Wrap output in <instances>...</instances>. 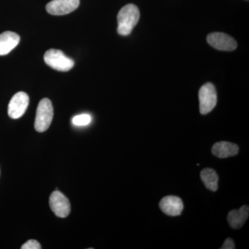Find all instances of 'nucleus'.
Here are the masks:
<instances>
[{"instance_id": "1", "label": "nucleus", "mask_w": 249, "mask_h": 249, "mask_svg": "<svg viewBox=\"0 0 249 249\" xmlns=\"http://www.w3.org/2000/svg\"><path fill=\"white\" fill-rule=\"evenodd\" d=\"M140 12L137 6L129 4L124 6L117 16L118 33L121 36H128L137 25Z\"/></svg>"}, {"instance_id": "2", "label": "nucleus", "mask_w": 249, "mask_h": 249, "mask_svg": "<svg viewBox=\"0 0 249 249\" xmlns=\"http://www.w3.org/2000/svg\"><path fill=\"white\" fill-rule=\"evenodd\" d=\"M53 117V108L52 103L48 98L41 100L36 111L34 127L38 132L47 131L52 124Z\"/></svg>"}, {"instance_id": "3", "label": "nucleus", "mask_w": 249, "mask_h": 249, "mask_svg": "<svg viewBox=\"0 0 249 249\" xmlns=\"http://www.w3.org/2000/svg\"><path fill=\"white\" fill-rule=\"evenodd\" d=\"M44 60L47 65L57 71H68L74 66V61L58 49H49L46 52Z\"/></svg>"}, {"instance_id": "4", "label": "nucleus", "mask_w": 249, "mask_h": 249, "mask_svg": "<svg viewBox=\"0 0 249 249\" xmlns=\"http://www.w3.org/2000/svg\"><path fill=\"white\" fill-rule=\"evenodd\" d=\"M199 109L201 114H207L215 107L217 95L215 88L211 83H206L201 87L199 92Z\"/></svg>"}, {"instance_id": "5", "label": "nucleus", "mask_w": 249, "mask_h": 249, "mask_svg": "<svg viewBox=\"0 0 249 249\" xmlns=\"http://www.w3.org/2000/svg\"><path fill=\"white\" fill-rule=\"evenodd\" d=\"M29 105L27 93L19 91L13 96L8 107V114L11 119H18L24 115Z\"/></svg>"}, {"instance_id": "6", "label": "nucleus", "mask_w": 249, "mask_h": 249, "mask_svg": "<svg viewBox=\"0 0 249 249\" xmlns=\"http://www.w3.org/2000/svg\"><path fill=\"white\" fill-rule=\"evenodd\" d=\"M51 209L57 217L65 218L71 212V205L66 196L60 191H55L52 193L49 197Z\"/></svg>"}, {"instance_id": "7", "label": "nucleus", "mask_w": 249, "mask_h": 249, "mask_svg": "<svg viewBox=\"0 0 249 249\" xmlns=\"http://www.w3.org/2000/svg\"><path fill=\"white\" fill-rule=\"evenodd\" d=\"M80 0H52L46 6L47 12L53 16H63L78 9Z\"/></svg>"}, {"instance_id": "8", "label": "nucleus", "mask_w": 249, "mask_h": 249, "mask_svg": "<svg viewBox=\"0 0 249 249\" xmlns=\"http://www.w3.org/2000/svg\"><path fill=\"white\" fill-rule=\"evenodd\" d=\"M207 41L210 45L218 50L231 52L237 48V42L235 39L223 33L209 34Z\"/></svg>"}, {"instance_id": "9", "label": "nucleus", "mask_w": 249, "mask_h": 249, "mask_svg": "<svg viewBox=\"0 0 249 249\" xmlns=\"http://www.w3.org/2000/svg\"><path fill=\"white\" fill-rule=\"evenodd\" d=\"M160 207L168 215L178 216L182 212L183 204L182 200L178 196H166L160 200Z\"/></svg>"}, {"instance_id": "10", "label": "nucleus", "mask_w": 249, "mask_h": 249, "mask_svg": "<svg viewBox=\"0 0 249 249\" xmlns=\"http://www.w3.org/2000/svg\"><path fill=\"white\" fill-rule=\"evenodd\" d=\"M20 37L16 33L6 31L0 34V55H7L19 43Z\"/></svg>"}, {"instance_id": "11", "label": "nucleus", "mask_w": 249, "mask_h": 249, "mask_svg": "<svg viewBox=\"0 0 249 249\" xmlns=\"http://www.w3.org/2000/svg\"><path fill=\"white\" fill-rule=\"evenodd\" d=\"M249 215L248 206H243L238 210H232L228 214V222L229 225L234 229H240L247 222Z\"/></svg>"}, {"instance_id": "12", "label": "nucleus", "mask_w": 249, "mask_h": 249, "mask_svg": "<svg viewBox=\"0 0 249 249\" xmlns=\"http://www.w3.org/2000/svg\"><path fill=\"white\" fill-rule=\"evenodd\" d=\"M238 152V145L230 142H217L212 147L213 155L221 159L233 157L237 155Z\"/></svg>"}, {"instance_id": "13", "label": "nucleus", "mask_w": 249, "mask_h": 249, "mask_svg": "<svg viewBox=\"0 0 249 249\" xmlns=\"http://www.w3.org/2000/svg\"><path fill=\"white\" fill-rule=\"evenodd\" d=\"M201 178L208 189L211 191H217L219 177L215 170L211 168H205L201 170Z\"/></svg>"}, {"instance_id": "14", "label": "nucleus", "mask_w": 249, "mask_h": 249, "mask_svg": "<svg viewBox=\"0 0 249 249\" xmlns=\"http://www.w3.org/2000/svg\"><path fill=\"white\" fill-rule=\"evenodd\" d=\"M92 118L88 114L77 115L72 119V124L76 126H86L91 124Z\"/></svg>"}, {"instance_id": "15", "label": "nucleus", "mask_w": 249, "mask_h": 249, "mask_svg": "<svg viewBox=\"0 0 249 249\" xmlns=\"http://www.w3.org/2000/svg\"><path fill=\"white\" fill-rule=\"evenodd\" d=\"M22 249H41L42 247H41L40 244L37 242V240H28L26 243H24V245L22 246L21 247Z\"/></svg>"}, {"instance_id": "16", "label": "nucleus", "mask_w": 249, "mask_h": 249, "mask_svg": "<svg viewBox=\"0 0 249 249\" xmlns=\"http://www.w3.org/2000/svg\"><path fill=\"white\" fill-rule=\"evenodd\" d=\"M235 245L234 243V241L231 238H227L225 240L224 243L223 244L222 247L221 249H235Z\"/></svg>"}]
</instances>
